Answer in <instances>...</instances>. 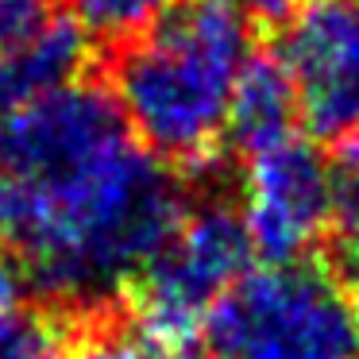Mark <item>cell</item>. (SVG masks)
Instances as JSON below:
<instances>
[{"label":"cell","instance_id":"cell-16","mask_svg":"<svg viewBox=\"0 0 359 359\" xmlns=\"http://www.w3.org/2000/svg\"><path fill=\"white\" fill-rule=\"evenodd\" d=\"M351 282H355V294L348 302H351V317H355V332H359V274H351Z\"/></svg>","mask_w":359,"mask_h":359},{"label":"cell","instance_id":"cell-8","mask_svg":"<svg viewBox=\"0 0 359 359\" xmlns=\"http://www.w3.org/2000/svg\"><path fill=\"white\" fill-rule=\"evenodd\" d=\"M297 120L302 109H297V89L286 62L278 55H251L236 78L232 104H228V143L243 155H259L290 140Z\"/></svg>","mask_w":359,"mask_h":359},{"label":"cell","instance_id":"cell-11","mask_svg":"<svg viewBox=\"0 0 359 359\" xmlns=\"http://www.w3.org/2000/svg\"><path fill=\"white\" fill-rule=\"evenodd\" d=\"M78 24L104 43H128L151 27L174 0H70Z\"/></svg>","mask_w":359,"mask_h":359},{"label":"cell","instance_id":"cell-2","mask_svg":"<svg viewBox=\"0 0 359 359\" xmlns=\"http://www.w3.org/2000/svg\"><path fill=\"white\" fill-rule=\"evenodd\" d=\"M251 55V24L224 0H174L120 43L112 97L151 155L197 170L217 158L236 78Z\"/></svg>","mask_w":359,"mask_h":359},{"label":"cell","instance_id":"cell-6","mask_svg":"<svg viewBox=\"0 0 359 359\" xmlns=\"http://www.w3.org/2000/svg\"><path fill=\"white\" fill-rule=\"evenodd\" d=\"M278 58L317 140L359 132V0H305L286 20Z\"/></svg>","mask_w":359,"mask_h":359},{"label":"cell","instance_id":"cell-14","mask_svg":"<svg viewBox=\"0 0 359 359\" xmlns=\"http://www.w3.org/2000/svg\"><path fill=\"white\" fill-rule=\"evenodd\" d=\"M228 8H236L251 27H278L302 8L305 0H224Z\"/></svg>","mask_w":359,"mask_h":359},{"label":"cell","instance_id":"cell-5","mask_svg":"<svg viewBox=\"0 0 359 359\" xmlns=\"http://www.w3.org/2000/svg\"><path fill=\"white\" fill-rule=\"evenodd\" d=\"M243 220L255 255L266 263H294L332 228V174L328 158L309 140H290L248 155Z\"/></svg>","mask_w":359,"mask_h":359},{"label":"cell","instance_id":"cell-4","mask_svg":"<svg viewBox=\"0 0 359 359\" xmlns=\"http://www.w3.org/2000/svg\"><path fill=\"white\" fill-rule=\"evenodd\" d=\"M251 259L255 243L243 212L228 201L197 205L170 243L124 286L132 320L151 336L189 344L212 305L251 271Z\"/></svg>","mask_w":359,"mask_h":359},{"label":"cell","instance_id":"cell-15","mask_svg":"<svg viewBox=\"0 0 359 359\" xmlns=\"http://www.w3.org/2000/svg\"><path fill=\"white\" fill-rule=\"evenodd\" d=\"M16 290H20V274H16V266L8 263L4 248H0V309H4V305H16Z\"/></svg>","mask_w":359,"mask_h":359},{"label":"cell","instance_id":"cell-12","mask_svg":"<svg viewBox=\"0 0 359 359\" xmlns=\"http://www.w3.org/2000/svg\"><path fill=\"white\" fill-rule=\"evenodd\" d=\"M332 174V209L344 224H359V132L340 140V151L328 163Z\"/></svg>","mask_w":359,"mask_h":359},{"label":"cell","instance_id":"cell-9","mask_svg":"<svg viewBox=\"0 0 359 359\" xmlns=\"http://www.w3.org/2000/svg\"><path fill=\"white\" fill-rule=\"evenodd\" d=\"M0 359H74V336L66 320L35 305L0 309Z\"/></svg>","mask_w":359,"mask_h":359},{"label":"cell","instance_id":"cell-10","mask_svg":"<svg viewBox=\"0 0 359 359\" xmlns=\"http://www.w3.org/2000/svg\"><path fill=\"white\" fill-rule=\"evenodd\" d=\"M74 359H212V355H201L194 344H174L163 340V336H151L135 320L132 325L104 320L74 348Z\"/></svg>","mask_w":359,"mask_h":359},{"label":"cell","instance_id":"cell-7","mask_svg":"<svg viewBox=\"0 0 359 359\" xmlns=\"http://www.w3.org/2000/svg\"><path fill=\"white\" fill-rule=\"evenodd\" d=\"M89 66V32L78 20L55 16L0 50V112H16L81 81Z\"/></svg>","mask_w":359,"mask_h":359},{"label":"cell","instance_id":"cell-1","mask_svg":"<svg viewBox=\"0 0 359 359\" xmlns=\"http://www.w3.org/2000/svg\"><path fill=\"white\" fill-rule=\"evenodd\" d=\"M186 212L182 178L135 140L101 81L0 112V248L39 302L101 309Z\"/></svg>","mask_w":359,"mask_h":359},{"label":"cell","instance_id":"cell-3","mask_svg":"<svg viewBox=\"0 0 359 359\" xmlns=\"http://www.w3.org/2000/svg\"><path fill=\"white\" fill-rule=\"evenodd\" d=\"M212 359H359L351 302L320 263L248 271L205 320Z\"/></svg>","mask_w":359,"mask_h":359},{"label":"cell","instance_id":"cell-13","mask_svg":"<svg viewBox=\"0 0 359 359\" xmlns=\"http://www.w3.org/2000/svg\"><path fill=\"white\" fill-rule=\"evenodd\" d=\"M58 12V0H0V50L24 39Z\"/></svg>","mask_w":359,"mask_h":359}]
</instances>
